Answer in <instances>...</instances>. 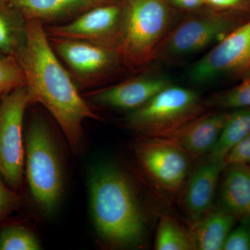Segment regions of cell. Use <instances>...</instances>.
I'll return each instance as SVG.
<instances>
[{
	"label": "cell",
	"mask_w": 250,
	"mask_h": 250,
	"mask_svg": "<svg viewBox=\"0 0 250 250\" xmlns=\"http://www.w3.org/2000/svg\"><path fill=\"white\" fill-rule=\"evenodd\" d=\"M27 39L25 18L9 0H0V53L17 58Z\"/></svg>",
	"instance_id": "obj_18"
},
{
	"label": "cell",
	"mask_w": 250,
	"mask_h": 250,
	"mask_svg": "<svg viewBox=\"0 0 250 250\" xmlns=\"http://www.w3.org/2000/svg\"><path fill=\"white\" fill-rule=\"evenodd\" d=\"M107 1H111V0H107Z\"/></svg>",
	"instance_id": "obj_31"
},
{
	"label": "cell",
	"mask_w": 250,
	"mask_h": 250,
	"mask_svg": "<svg viewBox=\"0 0 250 250\" xmlns=\"http://www.w3.org/2000/svg\"><path fill=\"white\" fill-rule=\"evenodd\" d=\"M231 13L215 10L185 20L167 34L158 47L155 59L178 60L213 47L242 24Z\"/></svg>",
	"instance_id": "obj_6"
},
{
	"label": "cell",
	"mask_w": 250,
	"mask_h": 250,
	"mask_svg": "<svg viewBox=\"0 0 250 250\" xmlns=\"http://www.w3.org/2000/svg\"><path fill=\"white\" fill-rule=\"evenodd\" d=\"M9 1L21 13L26 21L36 20L43 24L76 15L79 16L99 5L110 2L107 0H9Z\"/></svg>",
	"instance_id": "obj_15"
},
{
	"label": "cell",
	"mask_w": 250,
	"mask_h": 250,
	"mask_svg": "<svg viewBox=\"0 0 250 250\" xmlns=\"http://www.w3.org/2000/svg\"><path fill=\"white\" fill-rule=\"evenodd\" d=\"M125 4L106 3L92 8L65 24L47 27V35L93 42L117 51L124 22Z\"/></svg>",
	"instance_id": "obj_9"
},
{
	"label": "cell",
	"mask_w": 250,
	"mask_h": 250,
	"mask_svg": "<svg viewBox=\"0 0 250 250\" xmlns=\"http://www.w3.org/2000/svg\"><path fill=\"white\" fill-rule=\"evenodd\" d=\"M167 0H126L118 52L121 62L131 67L155 59L156 51L171 25Z\"/></svg>",
	"instance_id": "obj_3"
},
{
	"label": "cell",
	"mask_w": 250,
	"mask_h": 250,
	"mask_svg": "<svg viewBox=\"0 0 250 250\" xmlns=\"http://www.w3.org/2000/svg\"><path fill=\"white\" fill-rule=\"evenodd\" d=\"M26 173L34 201L46 214L57 209L63 190L58 149L48 125L40 117L31 120L26 138Z\"/></svg>",
	"instance_id": "obj_4"
},
{
	"label": "cell",
	"mask_w": 250,
	"mask_h": 250,
	"mask_svg": "<svg viewBox=\"0 0 250 250\" xmlns=\"http://www.w3.org/2000/svg\"><path fill=\"white\" fill-rule=\"evenodd\" d=\"M1 95H0V102H1Z\"/></svg>",
	"instance_id": "obj_30"
},
{
	"label": "cell",
	"mask_w": 250,
	"mask_h": 250,
	"mask_svg": "<svg viewBox=\"0 0 250 250\" xmlns=\"http://www.w3.org/2000/svg\"><path fill=\"white\" fill-rule=\"evenodd\" d=\"M206 5L217 11L236 12L250 9V0H205Z\"/></svg>",
	"instance_id": "obj_27"
},
{
	"label": "cell",
	"mask_w": 250,
	"mask_h": 250,
	"mask_svg": "<svg viewBox=\"0 0 250 250\" xmlns=\"http://www.w3.org/2000/svg\"><path fill=\"white\" fill-rule=\"evenodd\" d=\"M236 217L223 208L206 213L195 222L191 234L196 250L223 249L227 238L234 228Z\"/></svg>",
	"instance_id": "obj_17"
},
{
	"label": "cell",
	"mask_w": 250,
	"mask_h": 250,
	"mask_svg": "<svg viewBox=\"0 0 250 250\" xmlns=\"http://www.w3.org/2000/svg\"><path fill=\"white\" fill-rule=\"evenodd\" d=\"M203 110L196 92L170 84L142 106L131 111L126 124L147 136H163L201 116Z\"/></svg>",
	"instance_id": "obj_5"
},
{
	"label": "cell",
	"mask_w": 250,
	"mask_h": 250,
	"mask_svg": "<svg viewBox=\"0 0 250 250\" xmlns=\"http://www.w3.org/2000/svg\"><path fill=\"white\" fill-rule=\"evenodd\" d=\"M26 78L17 59L12 57H0V95L26 87Z\"/></svg>",
	"instance_id": "obj_22"
},
{
	"label": "cell",
	"mask_w": 250,
	"mask_h": 250,
	"mask_svg": "<svg viewBox=\"0 0 250 250\" xmlns=\"http://www.w3.org/2000/svg\"><path fill=\"white\" fill-rule=\"evenodd\" d=\"M90 207L99 236L113 248H132L143 243L146 223L133 186L115 166L93 171L89 182Z\"/></svg>",
	"instance_id": "obj_2"
},
{
	"label": "cell",
	"mask_w": 250,
	"mask_h": 250,
	"mask_svg": "<svg viewBox=\"0 0 250 250\" xmlns=\"http://www.w3.org/2000/svg\"><path fill=\"white\" fill-rule=\"evenodd\" d=\"M224 162L225 167L231 165H250V134L229 152Z\"/></svg>",
	"instance_id": "obj_26"
},
{
	"label": "cell",
	"mask_w": 250,
	"mask_h": 250,
	"mask_svg": "<svg viewBox=\"0 0 250 250\" xmlns=\"http://www.w3.org/2000/svg\"><path fill=\"white\" fill-rule=\"evenodd\" d=\"M31 103L26 87L1 95L0 102V174L9 187H21L24 171L23 120Z\"/></svg>",
	"instance_id": "obj_7"
},
{
	"label": "cell",
	"mask_w": 250,
	"mask_h": 250,
	"mask_svg": "<svg viewBox=\"0 0 250 250\" xmlns=\"http://www.w3.org/2000/svg\"><path fill=\"white\" fill-rule=\"evenodd\" d=\"M250 134V107L234 108V111L228 113L221 134L209 152L208 159L224 162L229 152Z\"/></svg>",
	"instance_id": "obj_19"
},
{
	"label": "cell",
	"mask_w": 250,
	"mask_h": 250,
	"mask_svg": "<svg viewBox=\"0 0 250 250\" xmlns=\"http://www.w3.org/2000/svg\"><path fill=\"white\" fill-rule=\"evenodd\" d=\"M27 33L25 47L16 59L24 72L31 103L41 104L52 114L70 146L77 150L83 140V122L98 116L61 63L43 23L27 21Z\"/></svg>",
	"instance_id": "obj_1"
},
{
	"label": "cell",
	"mask_w": 250,
	"mask_h": 250,
	"mask_svg": "<svg viewBox=\"0 0 250 250\" xmlns=\"http://www.w3.org/2000/svg\"><path fill=\"white\" fill-rule=\"evenodd\" d=\"M40 241L21 225L6 227L0 231V250H39Z\"/></svg>",
	"instance_id": "obj_21"
},
{
	"label": "cell",
	"mask_w": 250,
	"mask_h": 250,
	"mask_svg": "<svg viewBox=\"0 0 250 250\" xmlns=\"http://www.w3.org/2000/svg\"><path fill=\"white\" fill-rule=\"evenodd\" d=\"M172 4L187 11H195L205 5V0H170Z\"/></svg>",
	"instance_id": "obj_28"
},
{
	"label": "cell",
	"mask_w": 250,
	"mask_h": 250,
	"mask_svg": "<svg viewBox=\"0 0 250 250\" xmlns=\"http://www.w3.org/2000/svg\"><path fill=\"white\" fill-rule=\"evenodd\" d=\"M6 184L0 174V222L7 218L21 205L19 195Z\"/></svg>",
	"instance_id": "obj_25"
},
{
	"label": "cell",
	"mask_w": 250,
	"mask_h": 250,
	"mask_svg": "<svg viewBox=\"0 0 250 250\" xmlns=\"http://www.w3.org/2000/svg\"><path fill=\"white\" fill-rule=\"evenodd\" d=\"M4 55H3L1 53H0V57H4Z\"/></svg>",
	"instance_id": "obj_29"
},
{
	"label": "cell",
	"mask_w": 250,
	"mask_h": 250,
	"mask_svg": "<svg viewBox=\"0 0 250 250\" xmlns=\"http://www.w3.org/2000/svg\"><path fill=\"white\" fill-rule=\"evenodd\" d=\"M243 219L241 225L233 228L225 244L224 250H250V218Z\"/></svg>",
	"instance_id": "obj_24"
},
{
	"label": "cell",
	"mask_w": 250,
	"mask_h": 250,
	"mask_svg": "<svg viewBox=\"0 0 250 250\" xmlns=\"http://www.w3.org/2000/svg\"><path fill=\"white\" fill-rule=\"evenodd\" d=\"M215 103L224 108L250 107V67L243 74L241 82L216 96Z\"/></svg>",
	"instance_id": "obj_23"
},
{
	"label": "cell",
	"mask_w": 250,
	"mask_h": 250,
	"mask_svg": "<svg viewBox=\"0 0 250 250\" xmlns=\"http://www.w3.org/2000/svg\"><path fill=\"white\" fill-rule=\"evenodd\" d=\"M250 67V19L222 39L189 70L190 80L206 83L220 77L243 74Z\"/></svg>",
	"instance_id": "obj_8"
},
{
	"label": "cell",
	"mask_w": 250,
	"mask_h": 250,
	"mask_svg": "<svg viewBox=\"0 0 250 250\" xmlns=\"http://www.w3.org/2000/svg\"><path fill=\"white\" fill-rule=\"evenodd\" d=\"M228 116L226 112L202 114L173 132L159 137L173 141L188 155L199 157L209 153L215 146Z\"/></svg>",
	"instance_id": "obj_13"
},
{
	"label": "cell",
	"mask_w": 250,
	"mask_h": 250,
	"mask_svg": "<svg viewBox=\"0 0 250 250\" xmlns=\"http://www.w3.org/2000/svg\"><path fill=\"white\" fill-rule=\"evenodd\" d=\"M157 250H196L191 234L173 218L165 215L162 217L158 226L155 241Z\"/></svg>",
	"instance_id": "obj_20"
},
{
	"label": "cell",
	"mask_w": 250,
	"mask_h": 250,
	"mask_svg": "<svg viewBox=\"0 0 250 250\" xmlns=\"http://www.w3.org/2000/svg\"><path fill=\"white\" fill-rule=\"evenodd\" d=\"M170 84V81L166 77H138L95 92L91 100L103 106L132 111Z\"/></svg>",
	"instance_id": "obj_12"
},
{
	"label": "cell",
	"mask_w": 250,
	"mask_h": 250,
	"mask_svg": "<svg viewBox=\"0 0 250 250\" xmlns=\"http://www.w3.org/2000/svg\"><path fill=\"white\" fill-rule=\"evenodd\" d=\"M221 187L224 209L238 218H250V166L225 167Z\"/></svg>",
	"instance_id": "obj_16"
},
{
	"label": "cell",
	"mask_w": 250,
	"mask_h": 250,
	"mask_svg": "<svg viewBox=\"0 0 250 250\" xmlns=\"http://www.w3.org/2000/svg\"><path fill=\"white\" fill-rule=\"evenodd\" d=\"M225 168L223 161L208 159L190 177L185 190L184 207L194 222L209 211L220 174Z\"/></svg>",
	"instance_id": "obj_14"
},
{
	"label": "cell",
	"mask_w": 250,
	"mask_h": 250,
	"mask_svg": "<svg viewBox=\"0 0 250 250\" xmlns=\"http://www.w3.org/2000/svg\"><path fill=\"white\" fill-rule=\"evenodd\" d=\"M49 40L82 85L104 78L116 70L121 62L116 50L93 42L52 36H49Z\"/></svg>",
	"instance_id": "obj_10"
},
{
	"label": "cell",
	"mask_w": 250,
	"mask_h": 250,
	"mask_svg": "<svg viewBox=\"0 0 250 250\" xmlns=\"http://www.w3.org/2000/svg\"><path fill=\"white\" fill-rule=\"evenodd\" d=\"M136 155L143 170L164 190L176 192L183 185L188 155L173 141L149 136L138 143Z\"/></svg>",
	"instance_id": "obj_11"
}]
</instances>
